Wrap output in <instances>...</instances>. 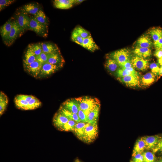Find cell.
<instances>
[{"instance_id":"60d3db41","label":"cell","mask_w":162,"mask_h":162,"mask_svg":"<svg viewBox=\"0 0 162 162\" xmlns=\"http://www.w3.org/2000/svg\"><path fill=\"white\" fill-rule=\"evenodd\" d=\"M80 122L88 123L87 114L84 111L80 109L77 114Z\"/></svg>"},{"instance_id":"74e56055","label":"cell","mask_w":162,"mask_h":162,"mask_svg":"<svg viewBox=\"0 0 162 162\" xmlns=\"http://www.w3.org/2000/svg\"><path fill=\"white\" fill-rule=\"evenodd\" d=\"M71 39L73 41L82 46L84 39L74 30L71 34Z\"/></svg>"},{"instance_id":"9f6ffc18","label":"cell","mask_w":162,"mask_h":162,"mask_svg":"<svg viewBox=\"0 0 162 162\" xmlns=\"http://www.w3.org/2000/svg\"><path fill=\"white\" fill-rule=\"evenodd\" d=\"M130 162H134L133 161H131Z\"/></svg>"},{"instance_id":"d6986e66","label":"cell","mask_w":162,"mask_h":162,"mask_svg":"<svg viewBox=\"0 0 162 162\" xmlns=\"http://www.w3.org/2000/svg\"><path fill=\"white\" fill-rule=\"evenodd\" d=\"M53 2L55 8L62 9H69L75 4V0H55Z\"/></svg>"},{"instance_id":"d4e9b609","label":"cell","mask_w":162,"mask_h":162,"mask_svg":"<svg viewBox=\"0 0 162 162\" xmlns=\"http://www.w3.org/2000/svg\"><path fill=\"white\" fill-rule=\"evenodd\" d=\"M43 52L49 54L59 50L56 45L49 42L41 43Z\"/></svg>"},{"instance_id":"ab89813d","label":"cell","mask_w":162,"mask_h":162,"mask_svg":"<svg viewBox=\"0 0 162 162\" xmlns=\"http://www.w3.org/2000/svg\"><path fill=\"white\" fill-rule=\"evenodd\" d=\"M48 58V54L42 52L36 56V60L43 64L47 62Z\"/></svg>"},{"instance_id":"3957f363","label":"cell","mask_w":162,"mask_h":162,"mask_svg":"<svg viewBox=\"0 0 162 162\" xmlns=\"http://www.w3.org/2000/svg\"><path fill=\"white\" fill-rule=\"evenodd\" d=\"M29 30L34 31L37 34L43 37H46L48 33V25L42 24L34 17L31 16Z\"/></svg>"},{"instance_id":"52a82bcc","label":"cell","mask_w":162,"mask_h":162,"mask_svg":"<svg viewBox=\"0 0 162 162\" xmlns=\"http://www.w3.org/2000/svg\"><path fill=\"white\" fill-rule=\"evenodd\" d=\"M63 66L53 64L47 62L42 64L38 76L44 77L49 76L56 72Z\"/></svg>"},{"instance_id":"277c9868","label":"cell","mask_w":162,"mask_h":162,"mask_svg":"<svg viewBox=\"0 0 162 162\" xmlns=\"http://www.w3.org/2000/svg\"><path fill=\"white\" fill-rule=\"evenodd\" d=\"M130 51L127 49L124 48L115 51L111 54L110 57L115 60L119 65L130 60Z\"/></svg>"},{"instance_id":"9c48e42d","label":"cell","mask_w":162,"mask_h":162,"mask_svg":"<svg viewBox=\"0 0 162 162\" xmlns=\"http://www.w3.org/2000/svg\"><path fill=\"white\" fill-rule=\"evenodd\" d=\"M69 120L67 117L58 111L53 116L52 123L55 127L60 130Z\"/></svg>"},{"instance_id":"11a10c76","label":"cell","mask_w":162,"mask_h":162,"mask_svg":"<svg viewBox=\"0 0 162 162\" xmlns=\"http://www.w3.org/2000/svg\"><path fill=\"white\" fill-rule=\"evenodd\" d=\"M159 162H162V159H161V160H160Z\"/></svg>"},{"instance_id":"ac0fdd59","label":"cell","mask_w":162,"mask_h":162,"mask_svg":"<svg viewBox=\"0 0 162 162\" xmlns=\"http://www.w3.org/2000/svg\"><path fill=\"white\" fill-rule=\"evenodd\" d=\"M100 109V104L98 105L91 110L87 115L88 123L98 124Z\"/></svg>"},{"instance_id":"e0dca14e","label":"cell","mask_w":162,"mask_h":162,"mask_svg":"<svg viewBox=\"0 0 162 162\" xmlns=\"http://www.w3.org/2000/svg\"><path fill=\"white\" fill-rule=\"evenodd\" d=\"M40 10L39 6L37 4L31 3L24 5L20 10L28 14L34 16Z\"/></svg>"},{"instance_id":"bcb514c9","label":"cell","mask_w":162,"mask_h":162,"mask_svg":"<svg viewBox=\"0 0 162 162\" xmlns=\"http://www.w3.org/2000/svg\"><path fill=\"white\" fill-rule=\"evenodd\" d=\"M153 44L156 50L162 49V35L157 41L153 43Z\"/></svg>"},{"instance_id":"83f0119b","label":"cell","mask_w":162,"mask_h":162,"mask_svg":"<svg viewBox=\"0 0 162 162\" xmlns=\"http://www.w3.org/2000/svg\"><path fill=\"white\" fill-rule=\"evenodd\" d=\"M14 102L18 108L23 110H29L28 103L20 98L18 95L15 97Z\"/></svg>"},{"instance_id":"2e32d148","label":"cell","mask_w":162,"mask_h":162,"mask_svg":"<svg viewBox=\"0 0 162 162\" xmlns=\"http://www.w3.org/2000/svg\"><path fill=\"white\" fill-rule=\"evenodd\" d=\"M116 74L118 78H121L128 75H133L139 76V73L133 67L128 68H121L117 70Z\"/></svg>"},{"instance_id":"7a4b0ae2","label":"cell","mask_w":162,"mask_h":162,"mask_svg":"<svg viewBox=\"0 0 162 162\" xmlns=\"http://www.w3.org/2000/svg\"><path fill=\"white\" fill-rule=\"evenodd\" d=\"M98 124H92L87 123L82 141L87 143L94 141L98 135Z\"/></svg>"},{"instance_id":"db71d44e","label":"cell","mask_w":162,"mask_h":162,"mask_svg":"<svg viewBox=\"0 0 162 162\" xmlns=\"http://www.w3.org/2000/svg\"><path fill=\"white\" fill-rule=\"evenodd\" d=\"M158 62L160 65L162 66V57L158 59Z\"/></svg>"},{"instance_id":"44dd1931","label":"cell","mask_w":162,"mask_h":162,"mask_svg":"<svg viewBox=\"0 0 162 162\" xmlns=\"http://www.w3.org/2000/svg\"><path fill=\"white\" fill-rule=\"evenodd\" d=\"M152 44L150 37L148 35H143L137 40L136 47L150 48Z\"/></svg>"},{"instance_id":"8992f818","label":"cell","mask_w":162,"mask_h":162,"mask_svg":"<svg viewBox=\"0 0 162 162\" xmlns=\"http://www.w3.org/2000/svg\"><path fill=\"white\" fill-rule=\"evenodd\" d=\"M22 34L23 32L20 27L16 19H14L11 30L8 39L5 44L8 46H10Z\"/></svg>"},{"instance_id":"4dcf8cb0","label":"cell","mask_w":162,"mask_h":162,"mask_svg":"<svg viewBox=\"0 0 162 162\" xmlns=\"http://www.w3.org/2000/svg\"><path fill=\"white\" fill-rule=\"evenodd\" d=\"M148 33L154 43L157 41L162 35V28L158 27L152 28L148 30Z\"/></svg>"},{"instance_id":"7c38bea8","label":"cell","mask_w":162,"mask_h":162,"mask_svg":"<svg viewBox=\"0 0 162 162\" xmlns=\"http://www.w3.org/2000/svg\"><path fill=\"white\" fill-rule=\"evenodd\" d=\"M64 62L59 50L48 54L47 62L53 64L63 66Z\"/></svg>"},{"instance_id":"e575fe53","label":"cell","mask_w":162,"mask_h":162,"mask_svg":"<svg viewBox=\"0 0 162 162\" xmlns=\"http://www.w3.org/2000/svg\"><path fill=\"white\" fill-rule=\"evenodd\" d=\"M77 123L73 120L70 119L62 128L60 130L73 132Z\"/></svg>"},{"instance_id":"6f0895ef","label":"cell","mask_w":162,"mask_h":162,"mask_svg":"<svg viewBox=\"0 0 162 162\" xmlns=\"http://www.w3.org/2000/svg\"></svg>"},{"instance_id":"8fae6325","label":"cell","mask_w":162,"mask_h":162,"mask_svg":"<svg viewBox=\"0 0 162 162\" xmlns=\"http://www.w3.org/2000/svg\"><path fill=\"white\" fill-rule=\"evenodd\" d=\"M117 79L121 82L129 87H135L140 86V82L138 76L128 75Z\"/></svg>"},{"instance_id":"b9f144b4","label":"cell","mask_w":162,"mask_h":162,"mask_svg":"<svg viewBox=\"0 0 162 162\" xmlns=\"http://www.w3.org/2000/svg\"><path fill=\"white\" fill-rule=\"evenodd\" d=\"M15 1L14 0H0V10L1 11L6 7L9 6L14 3Z\"/></svg>"},{"instance_id":"836d02e7","label":"cell","mask_w":162,"mask_h":162,"mask_svg":"<svg viewBox=\"0 0 162 162\" xmlns=\"http://www.w3.org/2000/svg\"><path fill=\"white\" fill-rule=\"evenodd\" d=\"M28 48L30 49L36 56L43 52L41 43L29 44L28 46Z\"/></svg>"},{"instance_id":"4316f807","label":"cell","mask_w":162,"mask_h":162,"mask_svg":"<svg viewBox=\"0 0 162 162\" xmlns=\"http://www.w3.org/2000/svg\"><path fill=\"white\" fill-rule=\"evenodd\" d=\"M105 66L107 70L111 73L116 72L119 66L117 62L111 57L107 59Z\"/></svg>"},{"instance_id":"6da1fadb","label":"cell","mask_w":162,"mask_h":162,"mask_svg":"<svg viewBox=\"0 0 162 162\" xmlns=\"http://www.w3.org/2000/svg\"><path fill=\"white\" fill-rule=\"evenodd\" d=\"M76 98L78 102L80 109L87 114L95 107L100 104L99 100L95 98L85 96Z\"/></svg>"},{"instance_id":"f907efd6","label":"cell","mask_w":162,"mask_h":162,"mask_svg":"<svg viewBox=\"0 0 162 162\" xmlns=\"http://www.w3.org/2000/svg\"><path fill=\"white\" fill-rule=\"evenodd\" d=\"M83 1V0H75V4H80Z\"/></svg>"},{"instance_id":"c3c4849f","label":"cell","mask_w":162,"mask_h":162,"mask_svg":"<svg viewBox=\"0 0 162 162\" xmlns=\"http://www.w3.org/2000/svg\"><path fill=\"white\" fill-rule=\"evenodd\" d=\"M119 66L121 68H124L133 67L130 60L124 62L120 65Z\"/></svg>"},{"instance_id":"ffe728a7","label":"cell","mask_w":162,"mask_h":162,"mask_svg":"<svg viewBox=\"0 0 162 162\" xmlns=\"http://www.w3.org/2000/svg\"><path fill=\"white\" fill-rule=\"evenodd\" d=\"M82 47L92 52L98 50L99 47L94 41L91 35L84 39Z\"/></svg>"},{"instance_id":"484cf974","label":"cell","mask_w":162,"mask_h":162,"mask_svg":"<svg viewBox=\"0 0 162 162\" xmlns=\"http://www.w3.org/2000/svg\"><path fill=\"white\" fill-rule=\"evenodd\" d=\"M134 53L136 56L145 58L151 56V50L150 48L136 47L134 51Z\"/></svg>"},{"instance_id":"f6af8a7d","label":"cell","mask_w":162,"mask_h":162,"mask_svg":"<svg viewBox=\"0 0 162 162\" xmlns=\"http://www.w3.org/2000/svg\"><path fill=\"white\" fill-rule=\"evenodd\" d=\"M154 152L160 151L162 152V138H160L156 146L152 149Z\"/></svg>"},{"instance_id":"8d00e7d4","label":"cell","mask_w":162,"mask_h":162,"mask_svg":"<svg viewBox=\"0 0 162 162\" xmlns=\"http://www.w3.org/2000/svg\"><path fill=\"white\" fill-rule=\"evenodd\" d=\"M74 30L83 39L86 38L91 36L90 33L88 31L80 26H76Z\"/></svg>"},{"instance_id":"7402d4cb","label":"cell","mask_w":162,"mask_h":162,"mask_svg":"<svg viewBox=\"0 0 162 162\" xmlns=\"http://www.w3.org/2000/svg\"><path fill=\"white\" fill-rule=\"evenodd\" d=\"M87 123L81 122H77L73 131L76 136L81 140L83 136Z\"/></svg>"},{"instance_id":"7bdbcfd3","label":"cell","mask_w":162,"mask_h":162,"mask_svg":"<svg viewBox=\"0 0 162 162\" xmlns=\"http://www.w3.org/2000/svg\"><path fill=\"white\" fill-rule=\"evenodd\" d=\"M149 68L152 72L155 75L159 74L160 67L158 64L154 62L152 63L150 65Z\"/></svg>"},{"instance_id":"816d5d0a","label":"cell","mask_w":162,"mask_h":162,"mask_svg":"<svg viewBox=\"0 0 162 162\" xmlns=\"http://www.w3.org/2000/svg\"><path fill=\"white\" fill-rule=\"evenodd\" d=\"M158 75L160 76H162V66H161V67L160 68Z\"/></svg>"},{"instance_id":"f35d334b","label":"cell","mask_w":162,"mask_h":162,"mask_svg":"<svg viewBox=\"0 0 162 162\" xmlns=\"http://www.w3.org/2000/svg\"><path fill=\"white\" fill-rule=\"evenodd\" d=\"M41 104V101L34 97L28 102L29 110L37 109L40 107Z\"/></svg>"},{"instance_id":"603a6c76","label":"cell","mask_w":162,"mask_h":162,"mask_svg":"<svg viewBox=\"0 0 162 162\" xmlns=\"http://www.w3.org/2000/svg\"><path fill=\"white\" fill-rule=\"evenodd\" d=\"M155 75L152 72H148L143 75L141 79L142 85L146 86H150L155 81Z\"/></svg>"},{"instance_id":"f5cc1de1","label":"cell","mask_w":162,"mask_h":162,"mask_svg":"<svg viewBox=\"0 0 162 162\" xmlns=\"http://www.w3.org/2000/svg\"><path fill=\"white\" fill-rule=\"evenodd\" d=\"M74 162H83L78 158H76L74 160Z\"/></svg>"},{"instance_id":"f1b7e54d","label":"cell","mask_w":162,"mask_h":162,"mask_svg":"<svg viewBox=\"0 0 162 162\" xmlns=\"http://www.w3.org/2000/svg\"><path fill=\"white\" fill-rule=\"evenodd\" d=\"M145 149H146L145 143L143 137H142L136 141L134 148L133 154L142 153Z\"/></svg>"},{"instance_id":"681fc988","label":"cell","mask_w":162,"mask_h":162,"mask_svg":"<svg viewBox=\"0 0 162 162\" xmlns=\"http://www.w3.org/2000/svg\"><path fill=\"white\" fill-rule=\"evenodd\" d=\"M154 56L158 59L162 57V49H156Z\"/></svg>"},{"instance_id":"d590c367","label":"cell","mask_w":162,"mask_h":162,"mask_svg":"<svg viewBox=\"0 0 162 162\" xmlns=\"http://www.w3.org/2000/svg\"><path fill=\"white\" fill-rule=\"evenodd\" d=\"M143 162H154L156 157L153 152L149 151L143 152Z\"/></svg>"},{"instance_id":"d6a6232c","label":"cell","mask_w":162,"mask_h":162,"mask_svg":"<svg viewBox=\"0 0 162 162\" xmlns=\"http://www.w3.org/2000/svg\"><path fill=\"white\" fill-rule=\"evenodd\" d=\"M34 16L35 19L40 23L44 25H48L49 20L44 13L41 9Z\"/></svg>"},{"instance_id":"cb8c5ba5","label":"cell","mask_w":162,"mask_h":162,"mask_svg":"<svg viewBox=\"0 0 162 162\" xmlns=\"http://www.w3.org/2000/svg\"><path fill=\"white\" fill-rule=\"evenodd\" d=\"M36 60V56L30 49L27 50L23 59V66L28 65Z\"/></svg>"},{"instance_id":"7dc6e473","label":"cell","mask_w":162,"mask_h":162,"mask_svg":"<svg viewBox=\"0 0 162 162\" xmlns=\"http://www.w3.org/2000/svg\"><path fill=\"white\" fill-rule=\"evenodd\" d=\"M18 95L20 98L24 99L28 103L34 97V96L32 95L20 94Z\"/></svg>"},{"instance_id":"30bf717a","label":"cell","mask_w":162,"mask_h":162,"mask_svg":"<svg viewBox=\"0 0 162 162\" xmlns=\"http://www.w3.org/2000/svg\"><path fill=\"white\" fill-rule=\"evenodd\" d=\"M14 19L13 18H10L0 27V34L5 44L8 39L12 29Z\"/></svg>"},{"instance_id":"ba28073f","label":"cell","mask_w":162,"mask_h":162,"mask_svg":"<svg viewBox=\"0 0 162 162\" xmlns=\"http://www.w3.org/2000/svg\"><path fill=\"white\" fill-rule=\"evenodd\" d=\"M133 67L137 70L145 71L148 67L149 60L137 56L133 57L130 60Z\"/></svg>"},{"instance_id":"1f68e13d","label":"cell","mask_w":162,"mask_h":162,"mask_svg":"<svg viewBox=\"0 0 162 162\" xmlns=\"http://www.w3.org/2000/svg\"><path fill=\"white\" fill-rule=\"evenodd\" d=\"M8 99L7 95L2 92L0 93V115L2 116L7 108Z\"/></svg>"},{"instance_id":"5bb4252c","label":"cell","mask_w":162,"mask_h":162,"mask_svg":"<svg viewBox=\"0 0 162 162\" xmlns=\"http://www.w3.org/2000/svg\"><path fill=\"white\" fill-rule=\"evenodd\" d=\"M61 105L68 110L77 114L80 109L76 98L68 99L64 102Z\"/></svg>"},{"instance_id":"5b68a950","label":"cell","mask_w":162,"mask_h":162,"mask_svg":"<svg viewBox=\"0 0 162 162\" xmlns=\"http://www.w3.org/2000/svg\"><path fill=\"white\" fill-rule=\"evenodd\" d=\"M17 21L18 24L22 32L29 30L31 17L28 14L20 10L16 13Z\"/></svg>"},{"instance_id":"ee69618b","label":"cell","mask_w":162,"mask_h":162,"mask_svg":"<svg viewBox=\"0 0 162 162\" xmlns=\"http://www.w3.org/2000/svg\"><path fill=\"white\" fill-rule=\"evenodd\" d=\"M134 162H143V158L142 153H137L132 154Z\"/></svg>"},{"instance_id":"f546056e","label":"cell","mask_w":162,"mask_h":162,"mask_svg":"<svg viewBox=\"0 0 162 162\" xmlns=\"http://www.w3.org/2000/svg\"><path fill=\"white\" fill-rule=\"evenodd\" d=\"M70 119L73 120L77 122H80V120L77 114L74 113L64 108L61 105L58 110Z\"/></svg>"},{"instance_id":"4fadbf2b","label":"cell","mask_w":162,"mask_h":162,"mask_svg":"<svg viewBox=\"0 0 162 162\" xmlns=\"http://www.w3.org/2000/svg\"><path fill=\"white\" fill-rule=\"evenodd\" d=\"M42 64L37 60L24 67L25 70L34 77L38 76L40 73Z\"/></svg>"},{"instance_id":"9a60e30c","label":"cell","mask_w":162,"mask_h":162,"mask_svg":"<svg viewBox=\"0 0 162 162\" xmlns=\"http://www.w3.org/2000/svg\"><path fill=\"white\" fill-rule=\"evenodd\" d=\"M146 149H153L157 144L161 137L157 135L142 137Z\"/></svg>"}]
</instances>
